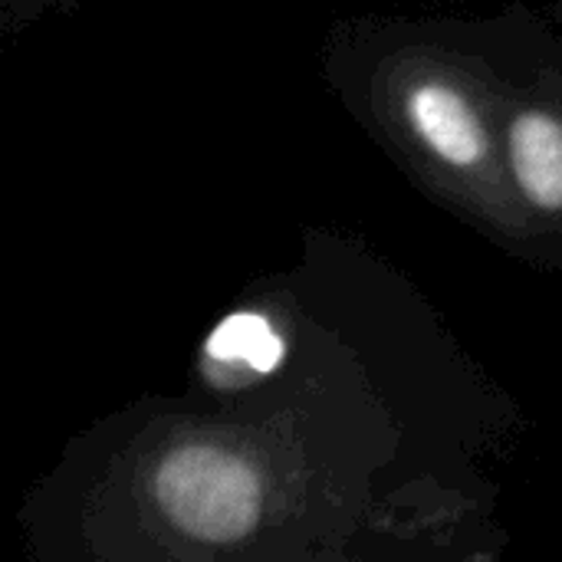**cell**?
<instances>
[{"label":"cell","mask_w":562,"mask_h":562,"mask_svg":"<svg viewBox=\"0 0 562 562\" xmlns=\"http://www.w3.org/2000/svg\"><path fill=\"white\" fill-rule=\"evenodd\" d=\"M270 382L145 398L86 428L23 501L56 562L494 560L477 481L405 468V428L356 352L290 336Z\"/></svg>","instance_id":"1"},{"label":"cell","mask_w":562,"mask_h":562,"mask_svg":"<svg viewBox=\"0 0 562 562\" xmlns=\"http://www.w3.org/2000/svg\"><path fill=\"white\" fill-rule=\"evenodd\" d=\"M560 43L547 13H346L319 46V76L346 115L441 211L507 254L520 231L504 125L530 66Z\"/></svg>","instance_id":"2"},{"label":"cell","mask_w":562,"mask_h":562,"mask_svg":"<svg viewBox=\"0 0 562 562\" xmlns=\"http://www.w3.org/2000/svg\"><path fill=\"white\" fill-rule=\"evenodd\" d=\"M507 191L524 260L562 273V40L524 76L504 125Z\"/></svg>","instance_id":"3"},{"label":"cell","mask_w":562,"mask_h":562,"mask_svg":"<svg viewBox=\"0 0 562 562\" xmlns=\"http://www.w3.org/2000/svg\"><path fill=\"white\" fill-rule=\"evenodd\" d=\"M82 3L86 0H0V30H3V36H16L46 16L72 13Z\"/></svg>","instance_id":"4"},{"label":"cell","mask_w":562,"mask_h":562,"mask_svg":"<svg viewBox=\"0 0 562 562\" xmlns=\"http://www.w3.org/2000/svg\"><path fill=\"white\" fill-rule=\"evenodd\" d=\"M547 16H550V23H553L557 36L562 40V0H557V3H550V7H547Z\"/></svg>","instance_id":"5"}]
</instances>
